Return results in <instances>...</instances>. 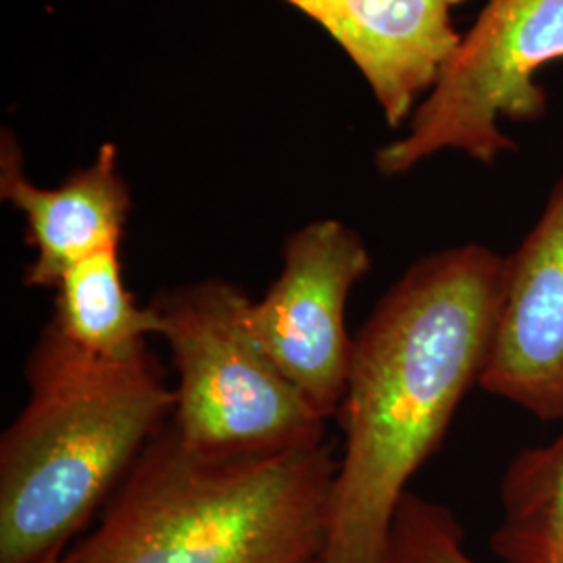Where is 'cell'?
I'll list each match as a JSON object with an SVG mask.
<instances>
[{
  "label": "cell",
  "instance_id": "obj_9",
  "mask_svg": "<svg viewBox=\"0 0 563 563\" xmlns=\"http://www.w3.org/2000/svg\"><path fill=\"white\" fill-rule=\"evenodd\" d=\"M0 197L23 213L25 242L36 251L23 274L30 288H55L76 263L120 249L132 209L113 144L57 188H41L27 178L11 132L0 142Z\"/></svg>",
  "mask_w": 563,
  "mask_h": 563
},
{
  "label": "cell",
  "instance_id": "obj_1",
  "mask_svg": "<svg viewBox=\"0 0 563 563\" xmlns=\"http://www.w3.org/2000/svg\"><path fill=\"white\" fill-rule=\"evenodd\" d=\"M507 257L467 242L405 269L355 334L320 563H384L407 484L481 386Z\"/></svg>",
  "mask_w": 563,
  "mask_h": 563
},
{
  "label": "cell",
  "instance_id": "obj_5",
  "mask_svg": "<svg viewBox=\"0 0 563 563\" xmlns=\"http://www.w3.org/2000/svg\"><path fill=\"white\" fill-rule=\"evenodd\" d=\"M563 59V0H486L474 25L399 141L376 153L383 176H402L443 151L493 165L516 151L501 121L543 120L539 74Z\"/></svg>",
  "mask_w": 563,
  "mask_h": 563
},
{
  "label": "cell",
  "instance_id": "obj_10",
  "mask_svg": "<svg viewBox=\"0 0 563 563\" xmlns=\"http://www.w3.org/2000/svg\"><path fill=\"white\" fill-rule=\"evenodd\" d=\"M51 323L81 351L102 360H130L159 336V318L141 307L121 276L120 249L69 267L55 286Z\"/></svg>",
  "mask_w": 563,
  "mask_h": 563
},
{
  "label": "cell",
  "instance_id": "obj_4",
  "mask_svg": "<svg viewBox=\"0 0 563 563\" xmlns=\"http://www.w3.org/2000/svg\"><path fill=\"white\" fill-rule=\"evenodd\" d=\"M251 299L232 282L167 288L148 302L178 374L172 428L213 457L276 455L325 443V422L253 341Z\"/></svg>",
  "mask_w": 563,
  "mask_h": 563
},
{
  "label": "cell",
  "instance_id": "obj_2",
  "mask_svg": "<svg viewBox=\"0 0 563 563\" xmlns=\"http://www.w3.org/2000/svg\"><path fill=\"white\" fill-rule=\"evenodd\" d=\"M30 388L0 441V563H38L111 501L174 413L151 349L102 360L48 322L25 360Z\"/></svg>",
  "mask_w": 563,
  "mask_h": 563
},
{
  "label": "cell",
  "instance_id": "obj_8",
  "mask_svg": "<svg viewBox=\"0 0 563 563\" xmlns=\"http://www.w3.org/2000/svg\"><path fill=\"white\" fill-rule=\"evenodd\" d=\"M318 21L360 67L390 128L409 120L462 42L465 0H286Z\"/></svg>",
  "mask_w": 563,
  "mask_h": 563
},
{
  "label": "cell",
  "instance_id": "obj_6",
  "mask_svg": "<svg viewBox=\"0 0 563 563\" xmlns=\"http://www.w3.org/2000/svg\"><path fill=\"white\" fill-rule=\"evenodd\" d=\"M280 276L260 301L249 302L253 341L307 402L332 420L339 413L353 362L346 328L353 286L372 267L362 236L336 220L290 234Z\"/></svg>",
  "mask_w": 563,
  "mask_h": 563
},
{
  "label": "cell",
  "instance_id": "obj_12",
  "mask_svg": "<svg viewBox=\"0 0 563 563\" xmlns=\"http://www.w3.org/2000/svg\"><path fill=\"white\" fill-rule=\"evenodd\" d=\"M384 563H476L465 551L462 523L446 505L407 490L395 511Z\"/></svg>",
  "mask_w": 563,
  "mask_h": 563
},
{
  "label": "cell",
  "instance_id": "obj_13",
  "mask_svg": "<svg viewBox=\"0 0 563 563\" xmlns=\"http://www.w3.org/2000/svg\"><path fill=\"white\" fill-rule=\"evenodd\" d=\"M38 563H76L74 562V555L71 553H53V555H48V558H44L42 562Z\"/></svg>",
  "mask_w": 563,
  "mask_h": 563
},
{
  "label": "cell",
  "instance_id": "obj_7",
  "mask_svg": "<svg viewBox=\"0 0 563 563\" xmlns=\"http://www.w3.org/2000/svg\"><path fill=\"white\" fill-rule=\"evenodd\" d=\"M481 388L539 422L563 420V176L507 257L504 301Z\"/></svg>",
  "mask_w": 563,
  "mask_h": 563
},
{
  "label": "cell",
  "instance_id": "obj_3",
  "mask_svg": "<svg viewBox=\"0 0 563 563\" xmlns=\"http://www.w3.org/2000/svg\"><path fill=\"white\" fill-rule=\"evenodd\" d=\"M334 444L213 457L167 423L74 551L76 563H320Z\"/></svg>",
  "mask_w": 563,
  "mask_h": 563
},
{
  "label": "cell",
  "instance_id": "obj_11",
  "mask_svg": "<svg viewBox=\"0 0 563 563\" xmlns=\"http://www.w3.org/2000/svg\"><path fill=\"white\" fill-rule=\"evenodd\" d=\"M501 522L490 549L501 563H563V432L522 449L501 481Z\"/></svg>",
  "mask_w": 563,
  "mask_h": 563
}]
</instances>
